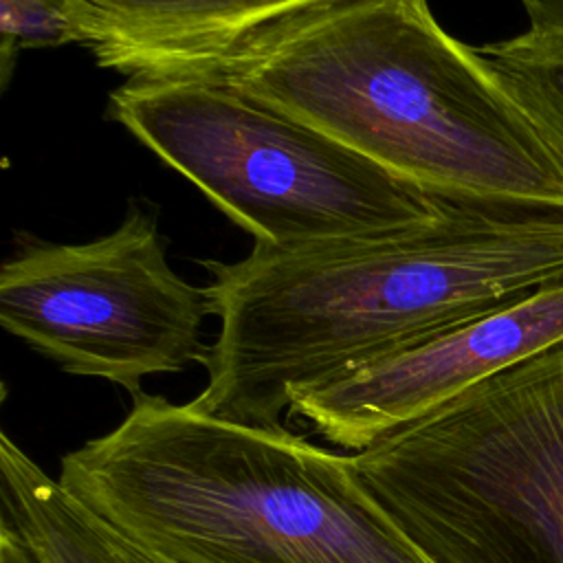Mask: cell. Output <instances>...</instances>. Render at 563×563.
I'll list each match as a JSON object with an SVG mask.
<instances>
[{
  "instance_id": "obj_2",
  "label": "cell",
  "mask_w": 563,
  "mask_h": 563,
  "mask_svg": "<svg viewBox=\"0 0 563 563\" xmlns=\"http://www.w3.org/2000/svg\"><path fill=\"white\" fill-rule=\"evenodd\" d=\"M189 75H213L431 196L563 207V167L429 0H339Z\"/></svg>"
},
{
  "instance_id": "obj_4",
  "label": "cell",
  "mask_w": 563,
  "mask_h": 563,
  "mask_svg": "<svg viewBox=\"0 0 563 563\" xmlns=\"http://www.w3.org/2000/svg\"><path fill=\"white\" fill-rule=\"evenodd\" d=\"M354 460L431 563H563V341Z\"/></svg>"
},
{
  "instance_id": "obj_11",
  "label": "cell",
  "mask_w": 563,
  "mask_h": 563,
  "mask_svg": "<svg viewBox=\"0 0 563 563\" xmlns=\"http://www.w3.org/2000/svg\"><path fill=\"white\" fill-rule=\"evenodd\" d=\"M70 0H0V66L7 86L22 48L70 44Z\"/></svg>"
},
{
  "instance_id": "obj_7",
  "label": "cell",
  "mask_w": 563,
  "mask_h": 563,
  "mask_svg": "<svg viewBox=\"0 0 563 563\" xmlns=\"http://www.w3.org/2000/svg\"><path fill=\"white\" fill-rule=\"evenodd\" d=\"M563 341V282L292 398L288 416L354 453Z\"/></svg>"
},
{
  "instance_id": "obj_1",
  "label": "cell",
  "mask_w": 563,
  "mask_h": 563,
  "mask_svg": "<svg viewBox=\"0 0 563 563\" xmlns=\"http://www.w3.org/2000/svg\"><path fill=\"white\" fill-rule=\"evenodd\" d=\"M202 266L220 330L191 402L282 427L297 394L561 284L563 207L444 200L413 229Z\"/></svg>"
},
{
  "instance_id": "obj_3",
  "label": "cell",
  "mask_w": 563,
  "mask_h": 563,
  "mask_svg": "<svg viewBox=\"0 0 563 563\" xmlns=\"http://www.w3.org/2000/svg\"><path fill=\"white\" fill-rule=\"evenodd\" d=\"M62 486L169 563H431L354 453L136 394L62 457Z\"/></svg>"
},
{
  "instance_id": "obj_10",
  "label": "cell",
  "mask_w": 563,
  "mask_h": 563,
  "mask_svg": "<svg viewBox=\"0 0 563 563\" xmlns=\"http://www.w3.org/2000/svg\"><path fill=\"white\" fill-rule=\"evenodd\" d=\"M528 29L477 51L563 167V0H519Z\"/></svg>"
},
{
  "instance_id": "obj_8",
  "label": "cell",
  "mask_w": 563,
  "mask_h": 563,
  "mask_svg": "<svg viewBox=\"0 0 563 563\" xmlns=\"http://www.w3.org/2000/svg\"><path fill=\"white\" fill-rule=\"evenodd\" d=\"M339 0H70V44L125 77L189 75Z\"/></svg>"
},
{
  "instance_id": "obj_9",
  "label": "cell",
  "mask_w": 563,
  "mask_h": 563,
  "mask_svg": "<svg viewBox=\"0 0 563 563\" xmlns=\"http://www.w3.org/2000/svg\"><path fill=\"white\" fill-rule=\"evenodd\" d=\"M0 563H169L123 534L0 433Z\"/></svg>"
},
{
  "instance_id": "obj_5",
  "label": "cell",
  "mask_w": 563,
  "mask_h": 563,
  "mask_svg": "<svg viewBox=\"0 0 563 563\" xmlns=\"http://www.w3.org/2000/svg\"><path fill=\"white\" fill-rule=\"evenodd\" d=\"M106 114L268 249L413 229L446 200L213 75L128 77Z\"/></svg>"
},
{
  "instance_id": "obj_6",
  "label": "cell",
  "mask_w": 563,
  "mask_h": 563,
  "mask_svg": "<svg viewBox=\"0 0 563 563\" xmlns=\"http://www.w3.org/2000/svg\"><path fill=\"white\" fill-rule=\"evenodd\" d=\"M207 288L167 262L158 222L130 205L97 240H29L0 268V323L75 376L110 380L134 398L154 374L205 361Z\"/></svg>"
}]
</instances>
